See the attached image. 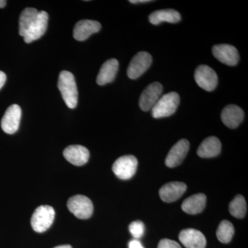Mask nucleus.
Segmentation results:
<instances>
[{
  "label": "nucleus",
  "instance_id": "4",
  "mask_svg": "<svg viewBox=\"0 0 248 248\" xmlns=\"http://www.w3.org/2000/svg\"><path fill=\"white\" fill-rule=\"evenodd\" d=\"M67 207L77 218L87 219L92 216L93 204L91 200L84 195H75L68 200Z\"/></svg>",
  "mask_w": 248,
  "mask_h": 248
},
{
  "label": "nucleus",
  "instance_id": "25",
  "mask_svg": "<svg viewBox=\"0 0 248 248\" xmlns=\"http://www.w3.org/2000/svg\"><path fill=\"white\" fill-rule=\"evenodd\" d=\"M129 231L135 239H140L144 234V224L140 221L132 222L129 226Z\"/></svg>",
  "mask_w": 248,
  "mask_h": 248
},
{
  "label": "nucleus",
  "instance_id": "23",
  "mask_svg": "<svg viewBox=\"0 0 248 248\" xmlns=\"http://www.w3.org/2000/svg\"><path fill=\"white\" fill-rule=\"evenodd\" d=\"M234 234V226L231 221L223 220L220 223L217 231V237L220 242L228 244L231 242Z\"/></svg>",
  "mask_w": 248,
  "mask_h": 248
},
{
  "label": "nucleus",
  "instance_id": "30",
  "mask_svg": "<svg viewBox=\"0 0 248 248\" xmlns=\"http://www.w3.org/2000/svg\"><path fill=\"white\" fill-rule=\"evenodd\" d=\"M6 5V1L5 0H0V9L5 7Z\"/></svg>",
  "mask_w": 248,
  "mask_h": 248
},
{
  "label": "nucleus",
  "instance_id": "8",
  "mask_svg": "<svg viewBox=\"0 0 248 248\" xmlns=\"http://www.w3.org/2000/svg\"><path fill=\"white\" fill-rule=\"evenodd\" d=\"M22 117L19 106L14 104L8 108L1 122V127L5 133L12 135L17 131Z\"/></svg>",
  "mask_w": 248,
  "mask_h": 248
},
{
  "label": "nucleus",
  "instance_id": "27",
  "mask_svg": "<svg viewBox=\"0 0 248 248\" xmlns=\"http://www.w3.org/2000/svg\"><path fill=\"white\" fill-rule=\"evenodd\" d=\"M129 248H144L143 245L138 239H134L130 241L128 244Z\"/></svg>",
  "mask_w": 248,
  "mask_h": 248
},
{
  "label": "nucleus",
  "instance_id": "15",
  "mask_svg": "<svg viewBox=\"0 0 248 248\" xmlns=\"http://www.w3.org/2000/svg\"><path fill=\"white\" fill-rule=\"evenodd\" d=\"M63 155L67 161L77 166L86 164L90 157L89 150L86 147L80 145L67 147L63 151Z\"/></svg>",
  "mask_w": 248,
  "mask_h": 248
},
{
  "label": "nucleus",
  "instance_id": "6",
  "mask_svg": "<svg viewBox=\"0 0 248 248\" xmlns=\"http://www.w3.org/2000/svg\"><path fill=\"white\" fill-rule=\"evenodd\" d=\"M195 79L200 88L208 92L214 91L218 84L216 72L206 65H201L196 68Z\"/></svg>",
  "mask_w": 248,
  "mask_h": 248
},
{
  "label": "nucleus",
  "instance_id": "11",
  "mask_svg": "<svg viewBox=\"0 0 248 248\" xmlns=\"http://www.w3.org/2000/svg\"><path fill=\"white\" fill-rule=\"evenodd\" d=\"M190 143L186 140H181L174 144L170 151L166 159V165L169 168H174L183 162L188 153Z\"/></svg>",
  "mask_w": 248,
  "mask_h": 248
},
{
  "label": "nucleus",
  "instance_id": "1",
  "mask_svg": "<svg viewBox=\"0 0 248 248\" xmlns=\"http://www.w3.org/2000/svg\"><path fill=\"white\" fill-rule=\"evenodd\" d=\"M58 85L67 107L75 108L78 105V91L74 76L71 72L62 71L59 76Z\"/></svg>",
  "mask_w": 248,
  "mask_h": 248
},
{
  "label": "nucleus",
  "instance_id": "31",
  "mask_svg": "<svg viewBox=\"0 0 248 248\" xmlns=\"http://www.w3.org/2000/svg\"><path fill=\"white\" fill-rule=\"evenodd\" d=\"M54 248H72L70 245H63V246H59Z\"/></svg>",
  "mask_w": 248,
  "mask_h": 248
},
{
  "label": "nucleus",
  "instance_id": "21",
  "mask_svg": "<svg viewBox=\"0 0 248 248\" xmlns=\"http://www.w3.org/2000/svg\"><path fill=\"white\" fill-rule=\"evenodd\" d=\"M181 20V15L173 9L159 10L152 13L149 16V21L154 25L161 22L177 23Z\"/></svg>",
  "mask_w": 248,
  "mask_h": 248
},
{
  "label": "nucleus",
  "instance_id": "16",
  "mask_svg": "<svg viewBox=\"0 0 248 248\" xmlns=\"http://www.w3.org/2000/svg\"><path fill=\"white\" fill-rule=\"evenodd\" d=\"M187 186L184 183L174 182L165 184L159 190L161 200L171 203L179 200L185 193Z\"/></svg>",
  "mask_w": 248,
  "mask_h": 248
},
{
  "label": "nucleus",
  "instance_id": "3",
  "mask_svg": "<svg viewBox=\"0 0 248 248\" xmlns=\"http://www.w3.org/2000/svg\"><path fill=\"white\" fill-rule=\"evenodd\" d=\"M55 216V212L53 207L41 205L36 209L31 218L32 229L39 233L46 231L53 224Z\"/></svg>",
  "mask_w": 248,
  "mask_h": 248
},
{
  "label": "nucleus",
  "instance_id": "28",
  "mask_svg": "<svg viewBox=\"0 0 248 248\" xmlns=\"http://www.w3.org/2000/svg\"><path fill=\"white\" fill-rule=\"evenodd\" d=\"M6 76L4 72L0 71V89L4 86L5 82H6Z\"/></svg>",
  "mask_w": 248,
  "mask_h": 248
},
{
  "label": "nucleus",
  "instance_id": "12",
  "mask_svg": "<svg viewBox=\"0 0 248 248\" xmlns=\"http://www.w3.org/2000/svg\"><path fill=\"white\" fill-rule=\"evenodd\" d=\"M48 15L45 11L39 12L37 19L24 37V42L29 44L44 35L48 27Z\"/></svg>",
  "mask_w": 248,
  "mask_h": 248
},
{
  "label": "nucleus",
  "instance_id": "19",
  "mask_svg": "<svg viewBox=\"0 0 248 248\" xmlns=\"http://www.w3.org/2000/svg\"><path fill=\"white\" fill-rule=\"evenodd\" d=\"M221 151V143L216 137H210L205 139L198 150L197 155L202 158H212L218 156Z\"/></svg>",
  "mask_w": 248,
  "mask_h": 248
},
{
  "label": "nucleus",
  "instance_id": "10",
  "mask_svg": "<svg viewBox=\"0 0 248 248\" xmlns=\"http://www.w3.org/2000/svg\"><path fill=\"white\" fill-rule=\"evenodd\" d=\"M213 54L217 60L228 66H235L239 61V52L232 45H215L213 48Z\"/></svg>",
  "mask_w": 248,
  "mask_h": 248
},
{
  "label": "nucleus",
  "instance_id": "9",
  "mask_svg": "<svg viewBox=\"0 0 248 248\" xmlns=\"http://www.w3.org/2000/svg\"><path fill=\"white\" fill-rule=\"evenodd\" d=\"M163 92L162 85L159 82H154L147 86L141 93L140 98V107L142 110H151L156 102L161 97Z\"/></svg>",
  "mask_w": 248,
  "mask_h": 248
},
{
  "label": "nucleus",
  "instance_id": "22",
  "mask_svg": "<svg viewBox=\"0 0 248 248\" xmlns=\"http://www.w3.org/2000/svg\"><path fill=\"white\" fill-rule=\"evenodd\" d=\"M39 12L34 8H26L20 15L19 20V33L23 37L35 22Z\"/></svg>",
  "mask_w": 248,
  "mask_h": 248
},
{
  "label": "nucleus",
  "instance_id": "14",
  "mask_svg": "<svg viewBox=\"0 0 248 248\" xmlns=\"http://www.w3.org/2000/svg\"><path fill=\"white\" fill-rule=\"evenodd\" d=\"M102 26L97 21L91 19H84L79 21L75 26L73 29V37L76 40L84 41L93 33L99 32Z\"/></svg>",
  "mask_w": 248,
  "mask_h": 248
},
{
  "label": "nucleus",
  "instance_id": "24",
  "mask_svg": "<svg viewBox=\"0 0 248 248\" xmlns=\"http://www.w3.org/2000/svg\"><path fill=\"white\" fill-rule=\"evenodd\" d=\"M230 213L238 218H244L247 212V204L242 195H237L232 201L229 205Z\"/></svg>",
  "mask_w": 248,
  "mask_h": 248
},
{
  "label": "nucleus",
  "instance_id": "18",
  "mask_svg": "<svg viewBox=\"0 0 248 248\" xmlns=\"http://www.w3.org/2000/svg\"><path fill=\"white\" fill-rule=\"evenodd\" d=\"M118 69L119 62L115 59H110L104 62L98 74L97 84L99 86H104L113 81Z\"/></svg>",
  "mask_w": 248,
  "mask_h": 248
},
{
  "label": "nucleus",
  "instance_id": "13",
  "mask_svg": "<svg viewBox=\"0 0 248 248\" xmlns=\"http://www.w3.org/2000/svg\"><path fill=\"white\" fill-rule=\"evenodd\" d=\"M179 239L186 248H205L206 246V239L203 233L192 228L181 232Z\"/></svg>",
  "mask_w": 248,
  "mask_h": 248
},
{
  "label": "nucleus",
  "instance_id": "29",
  "mask_svg": "<svg viewBox=\"0 0 248 248\" xmlns=\"http://www.w3.org/2000/svg\"><path fill=\"white\" fill-rule=\"evenodd\" d=\"M130 3L132 4H141V3L151 2V0H130Z\"/></svg>",
  "mask_w": 248,
  "mask_h": 248
},
{
  "label": "nucleus",
  "instance_id": "20",
  "mask_svg": "<svg viewBox=\"0 0 248 248\" xmlns=\"http://www.w3.org/2000/svg\"><path fill=\"white\" fill-rule=\"evenodd\" d=\"M206 196L204 194H197L186 199L183 202V211L189 215H197L201 213L206 205Z\"/></svg>",
  "mask_w": 248,
  "mask_h": 248
},
{
  "label": "nucleus",
  "instance_id": "5",
  "mask_svg": "<svg viewBox=\"0 0 248 248\" xmlns=\"http://www.w3.org/2000/svg\"><path fill=\"white\" fill-rule=\"evenodd\" d=\"M138 165V159L135 156L125 155L116 160L112 166V171L122 180H128L135 175Z\"/></svg>",
  "mask_w": 248,
  "mask_h": 248
},
{
  "label": "nucleus",
  "instance_id": "17",
  "mask_svg": "<svg viewBox=\"0 0 248 248\" xmlns=\"http://www.w3.org/2000/svg\"><path fill=\"white\" fill-rule=\"evenodd\" d=\"M244 119V111L237 106L228 105L222 110V122L228 128L232 129L237 128Z\"/></svg>",
  "mask_w": 248,
  "mask_h": 248
},
{
  "label": "nucleus",
  "instance_id": "26",
  "mask_svg": "<svg viewBox=\"0 0 248 248\" xmlns=\"http://www.w3.org/2000/svg\"><path fill=\"white\" fill-rule=\"evenodd\" d=\"M157 248H182V247L176 241L164 239L160 241Z\"/></svg>",
  "mask_w": 248,
  "mask_h": 248
},
{
  "label": "nucleus",
  "instance_id": "7",
  "mask_svg": "<svg viewBox=\"0 0 248 248\" xmlns=\"http://www.w3.org/2000/svg\"><path fill=\"white\" fill-rule=\"evenodd\" d=\"M153 58L147 52H140L135 55L129 64L127 75L131 79H136L141 76L151 66Z\"/></svg>",
  "mask_w": 248,
  "mask_h": 248
},
{
  "label": "nucleus",
  "instance_id": "2",
  "mask_svg": "<svg viewBox=\"0 0 248 248\" xmlns=\"http://www.w3.org/2000/svg\"><path fill=\"white\" fill-rule=\"evenodd\" d=\"M179 102L180 97L178 93L171 92L164 94L152 108V116L155 119L169 117L176 112Z\"/></svg>",
  "mask_w": 248,
  "mask_h": 248
}]
</instances>
